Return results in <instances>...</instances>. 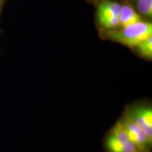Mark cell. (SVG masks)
Listing matches in <instances>:
<instances>
[{"mask_svg": "<svg viewBox=\"0 0 152 152\" xmlns=\"http://www.w3.org/2000/svg\"><path fill=\"white\" fill-rule=\"evenodd\" d=\"M111 35L112 39L125 46L136 47L139 44L152 36V24L140 20L123 28L120 31L114 32Z\"/></svg>", "mask_w": 152, "mask_h": 152, "instance_id": "1", "label": "cell"}, {"mask_svg": "<svg viewBox=\"0 0 152 152\" xmlns=\"http://www.w3.org/2000/svg\"><path fill=\"white\" fill-rule=\"evenodd\" d=\"M121 122L127 132L130 141L136 146L139 151H147L151 147L152 141L149 140L142 129L129 117L128 113Z\"/></svg>", "mask_w": 152, "mask_h": 152, "instance_id": "2", "label": "cell"}, {"mask_svg": "<svg viewBox=\"0 0 152 152\" xmlns=\"http://www.w3.org/2000/svg\"><path fill=\"white\" fill-rule=\"evenodd\" d=\"M122 7L120 4L115 2L102 3L98 8L99 22L113 17H118L122 10Z\"/></svg>", "mask_w": 152, "mask_h": 152, "instance_id": "3", "label": "cell"}, {"mask_svg": "<svg viewBox=\"0 0 152 152\" xmlns=\"http://www.w3.org/2000/svg\"><path fill=\"white\" fill-rule=\"evenodd\" d=\"M106 147L109 152H140L132 142L123 144L112 134L106 140Z\"/></svg>", "mask_w": 152, "mask_h": 152, "instance_id": "4", "label": "cell"}, {"mask_svg": "<svg viewBox=\"0 0 152 152\" xmlns=\"http://www.w3.org/2000/svg\"><path fill=\"white\" fill-rule=\"evenodd\" d=\"M118 18L119 26H121L123 28L141 20L140 16L137 14L134 9L128 5H124L122 7V10L119 15Z\"/></svg>", "mask_w": 152, "mask_h": 152, "instance_id": "5", "label": "cell"}, {"mask_svg": "<svg viewBox=\"0 0 152 152\" xmlns=\"http://www.w3.org/2000/svg\"><path fill=\"white\" fill-rule=\"evenodd\" d=\"M111 134H113L115 137H116L123 144H125L128 143L129 142H130L128 138L127 132L125 131L124 127H123L121 121H118L115 125V126L112 129Z\"/></svg>", "mask_w": 152, "mask_h": 152, "instance_id": "6", "label": "cell"}, {"mask_svg": "<svg viewBox=\"0 0 152 152\" xmlns=\"http://www.w3.org/2000/svg\"><path fill=\"white\" fill-rule=\"evenodd\" d=\"M137 49V52L142 56L147 58H151L152 57V36H150L147 39L142 42L137 46L136 47Z\"/></svg>", "mask_w": 152, "mask_h": 152, "instance_id": "7", "label": "cell"}, {"mask_svg": "<svg viewBox=\"0 0 152 152\" xmlns=\"http://www.w3.org/2000/svg\"><path fill=\"white\" fill-rule=\"evenodd\" d=\"M138 10L145 16L151 17L152 15V0H138Z\"/></svg>", "mask_w": 152, "mask_h": 152, "instance_id": "8", "label": "cell"}, {"mask_svg": "<svg viewBox=\"0 0 152 152\" xmlns=\"http://www.w3.org/2000/svg\"><path fill=\"white\" fill-rule=\"evenodd\" d=\"M138 109L144 123L149 128H152V110L151 108L138 107Z\"/></svg>", "mask_w": 152, "mask_h": 152, "instance_id": "9", "label": "cell"}, {"mask_svg": "<svg viewBox=\"0 0 152 152\" xmlns=\"http://www.w3.org/2000/svg\"><path fill=\"white\" fill-rule=\"evenodd\" d=\"M101 26L107 29H111L119 26V18L118 17H113L111 18H107L105 20L99 22Z\"/></svg>", "mask_w": 152, "mask_h": 152, "instance_id": "10", "label": "cell"}]
</instances>
